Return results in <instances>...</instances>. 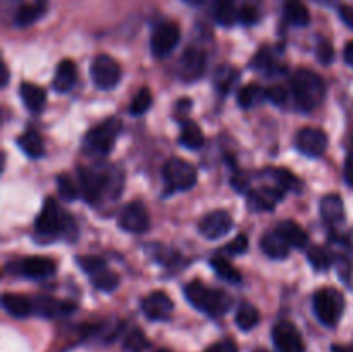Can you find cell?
Returning <instances> with one entry per match:
<instances>
[{"instance_id": "11", "label": "cell", "mask_w": 353, "mask_h": 352, "mask_svg": "<svg viewBox=\"0 0 353 352\" xmlns=\"http://www.w3.org/2000/svg\"><path fill=\"white\" fill-rule=\"evenodd\" d=\"M272 342L278 352H305L302 335L290 321H279L272 328Z\"/></svg>"}, {"instance_id": "5", "label": "cell", "mask_w": 353, "mask_h": 352, "mask_svg": "<svg viewBox=\"0 0 353 352\" xmlns=\"http://www.w3.org/2000/svg\"><path fill=\"white\" fill-rule=\"evenodd\" d=\"M121 133V123L116 117H109L103 123L97 124L95 128L86 133L83 140V147L92 155H107L112 150L117 137Z\"/></svg>"}, {"instance_id": "32", "label": "cell", "mask_w": 353, "mask_h": 352, "mask_svg": "<svg viewBox=\"0 0 353 352\" xmlns=\"http://www.w3.org/2000/svg\"><path fill=\"white\" fill-rule=\"evenodd\" d=\"M236 81H238V71L236 69L230 68V66H223V68L217 69L216 75H214V85H216L217 92L223 93V95L230 93Z\"/></svg>"}, {"instance_id": "28", "label": "cell", "mask_w": 353, "mask_h": 352, "mask_svg": "<svg viewBox=\"0 0 353 352\" xmlns=\"http://www.w3.org/2000/svg\"><path fill=\"white\" fill-rule=\"evenodd\" d=\"M214 17L223 26H231L238 21L236 0H214Z\"/></svg>"}, {"instance_id": "45", "label": "cell", "mask_w": 353, "mask_h": 352, "mask_svg": "<svg viewBox=\"0 0 353 352\" xmlns=\"http://www.w3.org/2000/svg\"><path fill=\"white\" fill-rule=\"evenodd\" d=\"M317 57L323 64H331L334 59V50L333 45L330 43L327 40H323L319 45H317Z\"/></svg>"}, {"instance_id": "24", "label": "cell", "mask_w": 353, "mask_h": 352, "mask_svg": "<svg viewBox=\"0 0 353 352\" xmlns=\"http://www.w3.org/2000/svg\"><path fill=\"white\" fill-rule=\"evenodd\" d=\"M19 93L24 107H26L30 113L38 114L43 110L45 102H47V93H45V90L41 88V86L33 85V83H23Z\"/></svg>"}, {"instance_id": "51", "label": "cell", "mask_w": 353, "mask_h": 352, "mask_svg": "<svg viewBox=\"0 0 353 352\" xmlns=\"http://www.w3.org/2000/svg\"><path fill=\"white\" fill-rule=\"evenodd\" d=\"M331 352H350V349H345L341 347V345H333V347H331Z\"/></svg>"}, {"instance_id": "44", "label": "cell", "mask_w": 353, "mask_h": 352, "mask_svg": "<svg viewBox=\"0 0 353 352\" xmlns=\"http://www.w3.org/2000/svg\"><path fill=\"white\" fill-rule=\"evenodd\" d=\"M226 251L230 252V254H234V255L245 254V252L248 251V238L245 237V235H238L234 240H231L230 244L226 245Z\"/></svg>"}, {"instance_id": "16", "label": "cell", "mask_w": 353, "mask_h": 352, "mask_svg": "<svg viewBox=\"0 0 353 352\" xmlns=\"http://www.w3.org/2000/svg\"><path fill=\"white\" fill-rule=\"evenodd\" d=\"M172 309V300L168 293L164 292H152L141 302V311L145 316L152 321H164L171 316Z\"/></svg>"}, {"instance_id": "2", "label": "cell", "mask_w": 353, "mask_h": 352, "mask_svg": "<svg viewBox=\"0 0 353 352\" xmlns=\"http://www.w3.org/2000/svg\"><path fill=\"white\" fill-rule=\"evenodd\" d=\"M34 233L43 242H52L55 238H72L76 235V223L71 214L65 213L54 199L48 197L34 221Z\"/></svg>"}, {"instance_id": "30", "label": "cell", "mask_w": 353, "mask_h": 352, "mask_svg": "<svg viewBox=\"0 0 353 352\" xmlns=\"http://www.w3.org/2000/svg\"><path fill=\"white\" fill-rule=\"evenodd\" d=\"M285 19L293 26H307L310 23V12L299 0H290L285 6Z\"/></svg>"}, {"instance_id": "20", "label": "cell", "mask_w": 353, "mask_h": 352, "mask_svg": "<svg viewBox=\"0 0 353 352\" xmlns=\"http://www.w3.org/2000/svg\"><path fill=\"white\" fill-rule=\"evenodd\" d=\"M2 306L14 317H26L34 314V299L19 293H3Z\"/></svg>"}, {"instance_id": "42", "label": "cell", "mask_w": 353, "mask_h": 352, "mask_svg": "<svg viewBox=\"0 0 353 352\" xmlns=\"http://www.w3.org/2000/svg\"><path fill=\"white\" fill-rule=\"evenodd\" d=\"M259 17H261V12H259L257 7L252 6V3H245V6H241L240 10H238V21L243 24H255L259 21Z\"/></svg>"}, {"instance_id": "50", "label": "cell", "mask_w": 353, "mask_h": 352, "mask_svg": "<svg viewBox=\"0 0 353 352\" xmlns=\"http://www.w3.org/2000/svg\"><path fill=\"white\" fill-rule=\"evenodd\" d=\"M2 69H3V76H2V85L6 86V85H7V81H9V71H7V66H6V64L2 66Z\"/></svg>"}, {"instance_id": "39", "label": "cell", "mask_w": 353, "mask_h": 352, "mask_svg": "<svg viewBox=\"0 0 353 352\" xmlns=\"http://www.w3.org/2000/svg\"><path fill=\"white\" fill-rule=\"evenodd\" d=\"M254 68L261 69V71L276 72L278 71V62H276L274 55H272V52L269 48H261L254 59Z\"/></svg>"}, {"instance_id": "15", "label": "cell", "mask_w": 353, "mask_h": 352, "mask_svg": "<svg viewBox=\"0 0 353 352\" xmlns=\"http://www.w3.org/2000/svg\"><path fill=\"white\" fill-rule=\"evenodd\" d=\"M12 269L16 275H23L31 280H43L54 275L55 262L48 257H41V255H31V257H24L23 261L12 264Z\"/></svg>"}, {"instance_id": "38", "label": "cell", "mask_w": 353, "mask_h": 352, "mask_svg": "<svg viewBox=\"0 0 353 352\" xmlns=\"http://www.w3.org/2000/svg\"><path fill=\"white\" fill-rule=\"evenodd\" d=\"M57 190H59V195H61L64 200H68V202H72V200H76L79 197V188L68 175L59 176Z\"/></svg>"}, {"instance_id": "13", "label": "cell", "mask_w": 353, "mask_h": 352, "mask_svg": "<svg viewBox=\"0 0 353 352\" xmlns=\"http://www.w3.org/2000/svg\"><path fill=\"white\" fill-rule=\"evenodd\" d=\"M205 52H202L200 48L190 47L183 52L181 59H179L178 72L181 76V79H185V81H196L205 72Z\"/></svg>"}, {"instance_id": "3", "label": "cell", "mask_w": 353, "mask_h": 352, "mask_svg": "<svg viewBox=\"0 0 353 352\" xmlns=\"http://www.w3.org/2000/svg\"><path fill=\"white\" fill-rule=\"evenodd\" d=\"M290 88H292L296 107H300L303 113H310L319 107L326 97V83L317 72L310 69H299L293 72L290 79Z\"/></svg>"}, {"instance_id": "34", "label": "cell", "mask_w": 353, "mask_h": 352, "mask_svg": "<svg viewBox=\"0 0 353 352\" xmlns=\"http://www.w3.org/2000/svg\"><path fill=\"white\" fill-rule=\"evenodd\" d=\"M269 175L274 179L276 185L285 190V192H290V190L292 192H299V188L302 186L300 179L293 173L286 171V169H269Z\"/></svg>"}, {"instance_id": "46", "label": "cell", "mask_w": 353, "mask_h": 352, "mask_svg": "<svg viewBox=\"0 0 353 352\" xmlns=\"http://www.w3.org/2000/svg\"><path fill=\"white\" fill-rule=\"evenodd\" d=\"M345 182L353 188V154L347 157V162H345Z\"/></svg>"}, {"instance_id": "54", "label": "cell", "mask_w": 353, "mask_h": 352, "mask_svg": "<svg viewBox=\"0 0 353 352\" xmlns=\"http://www.w3.org/2000/svg\"><path fill=\"white\" fill-rule=\"evenodd\" d=\"M155 352H171V351H168V349H159V351H155Z\"/></svg>"}, {"instance_id": "19", "label": "cell", "mask_w": 353, "mask_h": 352, "mask_svg": "<svg viewBox=\"0 0 353 352\" xmlns=\"http://www.w3.org/2000/svg\"><path fill=\"white\" fill-rule=\"evenodd\" d=\"M76 309L74 304L64 302V300L50 299V297H37L34 299V314L43 317L64 316Z\"/></svg>"}, {"instance_id": "9", "label": "cell", "mask_w": 353, "mask_h": 352, "mask_svg": "<svg viewBox=\"0 0 353 352\" xmlns=\"http://www.w3.org/2000/svg\"><path fill=\"white\" fill-rule=\"evenodd\" d=\"M179 37H181V31H179V28L174 23L159 24L154 30V33H152V54L159 59L168 57L178 47Z\"/></svg>"}, {"instance_id": "22", "label": "cell", "mask_w": 353, "mask_h": 352, "mask_svg": "<svg viewBox=\"0 0 353 352\" xmlns=\"http://www.w3.org/2000/svg\"><path fill=\"white\" fill-rule=\"evenodd\" d=\"M76 81H78V69H76V64L72 61H69V59H65V61H62L57 66L52 86H54L55 92L65 93L69 90H72Z\"/></svg>"}, {"instance_id": "10", "label": "cell", "mask_w": 353, "mask_h": 352, "mask_svg": "<svg viewBox=\"0 0 353 352\" xmlns=\"http://www.w3.org/2000/svg\"><path fill=\"white\" fill-rule=\"evenodd\" d=\"M117 223L130 233H145L150 228V214L143 204L133 200L121 211Z\"/></svg>"}, {"instance_id": "29", "label": "cell", "mask_w": 353, "mask_h": 352, "mask_svg": "<svg viewBox=\"0 0 353 352\" xmlns=\"http://www.w3.org/2000/svg\"><path fill=\"white\" fill-rule=\"evenodd\" d=\"M236 324L241 331H250L254 330L255 326L259 324L261 321V314H259L257 307L252 306V304L243 302L236 311Z\"/></svg>"}, {"instance_id": "23", "label": "cell", "mask_w": 353, "mask_h": 352, "mask_svg": "<svg viewBox=\"0 0 353 352\" xmlns=\"http://www.w3.org/2000/svg\"><path fill=\"white\" fill-rule=\"evenodd\" d=\"M276 230L283 235V238L288 242L290 247L300 248V251L309 248V235H307V231L303 230L299 223H295V221H281Z\"/></svg>"}, {"instance_id": "36", "label": "cell", "mask_w": 353, "mask_h": 352, "mask_svg": "<svg viewBox=\"0 0 353 352\" xmlns=\"http://www.w3.org/2000/svg\"><path fill=\"white\" fill-rule=\"evenodd\" d=\"M148 347H150V342L138 328L131 330L124 338V351L126 352H145Z\"/></svg>"}, {"instance_id": "41", "label": "cell", "mask_w": 353, "mask_h": 352, "mask_svg": "<svg viewBox=\"0 0 353 352\" xmlns=\"http://www.w3.org/2000/svg\"><path fill=\"white\" fill-rule=\"evenodd\" d=\"M78 266L81 269H85L90 276L97 275V273L107 269V264L103 259L95 257V255H85V257H78Z\"/></svg>"}, {"instance_id": "55", "label": "cell", "mask_w": 353, "mask_h": 352, "mask_svg": "<svg viewBox=\"0 0 353 352\" xmlns=\"http://www.w3.org/2000/svg\"><path fill=\"white\" fill-rule=\"evenodd\" d=\"M255 352H268V351H262V349H259V351H255Z\"/></svg>"}, {"instance_id": "17", "label": "cell", "mask_w": 353, "mask_h": 352, "mask_svg": "<svg viewBox=\"0 0 353 352\" xmlns=\"http://www.w3.org/2000/svg\"><path fill=\"white\" fill-rule=\"evenodd\" d=\"M285 190L279 188L278 185L250 190L248 192V207L252 211H259V213L261 211H271L285 197Z\"/></svg>"}, {"instance_id": "7", "label": "cell", "mask_w": 353, "mask_h": 352, "mask_svg": "<svg viewBox=\"0 0 353 352\" xmlns=\"http://www.w3.org/2000/svg\"><path fill=\"white\" fill-rule=\"evenodd\" d=\"M162 175H164V182L168 188L174 190V192H178V190L185 192V190L192 188L196 183V169L190 162H186L185 159H169L164 164Z\"/></svg>"}, {"instance_id": "52", "label": "cell", "mask_w": 353, "mask_h": 352, "mask_svg": "<svg viewBox=\"0 0 353 352\" xmlns=\"http://www.w3.org/2000/svg\"><path fill=\"white\" fill-rule=\"evenodd\" d=\"M186 3H190V6H202L203 2H205V0H185Z\"/></svg>"}, {"instance_id": "4", "label": "cell", "mask_w": 353, "mask_h": 352, "mask_svg": "<svg viewBox=\"0 0 353 352\" xmlns=\"http://www.w3.org/2000/svg\"><path fill=\"white\" fill-rule=\"evenodd\" d=\"M185 295L195 309L212 317H219L226 314L230 311L231 304H233V299L226 292L207 286L200 280H193V282L186 283Z\"/></svg>"}, {"instance_id": "56", "label": "cell", "mask_w": 353, "mask_h": 352, "mask_svg": "<svg viewBox=\"0 0 353 352\" xmlns=\"http://www.w3.org/2000/svg\"><path fill=\"white\" fill-rule=\"evenodd\" d=\"M350 352H353V345H352V347H350Z\"/></svg>"}, {"instance_id": "8", "label": "cell", "mask_w": 353, "mask_h": 352, "mask_svg": "<svg viewBox=\"0 0 353 352\" xmlns=\"http://www.w3.org/2000/svg\"><path fill=\"white\" fill-rule=\"evenodd\" d=\"M90 75H92V81L97 88L110 90L119 83L121 68L110 55L100 54L92 61Z\"/></svg>"}, {"instance_id": "12", "label": "cell", "mask_w": 353, "mask_h": 352, "mask_svg": "<svg viewBox=\"0 0 353 352\" xmlns=\"http://www.w3.org/2000/svg\"><path fill=\"white\" fill-rule=\"evenodd\" d=\"M295 145L300 154L307 157H319L327 148V135L319 128H303L296 133Z\"/></svg>"}, {"instance_id": "26", "label": "cell", "mask_w": 353, "mask_h": 352, "mask_svg": "<svg viewBox=\"0 0 353 352\" xmlns=\"http://www.w3.org/2000/svg\"><path fill=\"white\" fill-rule=\"evenodd\" d=\"M179 141H181V145H185L186 148H190V150H199V148H202L203 144H205V138H203V133L202 130H200L199 124L186 119L183 121L181 124Z\"/></svg>"}, {"instance_id": "40", "label": "cell", "mask_w": 353, "mask_h": 352, "mask_svg": "<svg viewBox=\"0 0 353 352\" xmlns=\"http://www.w3.org/2000/svg\"><path fill=\"white\" fill-rule=\"evenodd\" d=\"M152 106V93L148 88H141L140 92L137 93V97L133 99L130 106V113L133 116H140V114H145Z\"/></svg>"}, {"instance_id": "47", "label": "cell", "mask_w": 353, "mask_h": 352, "mask_svg": "<svg viewBox=\"0 0 353 352\" xmlns=\"http://www.w3.org/2000/svg\"><path fill=\"white\" fill-rule=\"evenodd\" d=\"M340 17L343 19V23L347 24L348 28L353 30V7H341Z\"/></svg>"}, {"instance_id": "27", "label": "cell", "mask_w": 353, "mask_h": 352, "mask_svg": "<svg viewBox=\"0 0 353 352\" xmlns=\"http://www.w3.org/2000/svg\"><path fill=\"white\" fill-rule=\"evenodd\" d=\"M17 145H19L21 150L31 159L41 157L45 152L43 140H41V137L34 130L24 131V133L17 138Z\"/></svg>"}, {"instance_id": "21", "label": "cell", "mask_w": 353, "mask_h": 352, "mask_svg": "<svg viewBox=\"0 0 353 352\" xmlns=\"http://www.w3.org/2000/svg\"><path fill=\"white\" fill-rule=\"evenodd\" d=\"M261 248L265 255L271 259H285L290 254V244L283 238V235L278 230L268 231L261 238Z\"/></svg>"}, {"instance_id": "1", "label": "cell", "mask_w": 353, "mask_h": 352, "mask_svg": "<svg viewBox=\"0 0 353 352\" xmlns=\"http://www.w3.org/2000/svg\"><path fill=\"white\" fill-rule=\"evenodd\" d=\"M83 197L92 206L117 199L123 188V175L114 166H85L78 169Z\"/></svg>"}, {"instance_id": "49", "label": "cell", "mask_w": 353, "mask_h": 352, "mask_svg": "<svg viewBox=\"0 0 353 352\" xmlns=\"http://www.w3.org/2000/svg\"><path fill=\"white\" fill-rule=\"evenodd\" d=\"M219 345H221V352H238L236 344H234L233 340H230V338L219 342Z\"/></svg>"}, {"instance_id": "35", "label": "cell", "mask_w": 353, "mask_h": 352, "mask_svg": "<svg viewBox=\"0 0 353 352\" xmlns=\"http://www.w3.org/2000/svg\"><path fill=\"white\" fill-rule=\"evenodd\" d=\"M90 280H92L93 286L102 290V292H114L119 286V276L116 273L109 271V269H103V271L90 276Z\"/></svg>"}, {"instance_id": "53", "label": "cell", "mask_w": 353, "mask_h": 352, "mask_svg": "<svg viewBox=\"0 0 353 352\" xmlns=\"http://www.w3.org/2000/svg\"><path fill=\"white\" fill-rule=\"evenodd\" d=\"M203 352H221V345L216 344V345H212V347L207 349V351H203Z\"/></svg>"}, {"instance_id": "6", "label": "cell", "mask_w": 353, "mask_h": 352, "mask_svg": "<svg viewBox=\"0 0 353 352\" xmlns=\"http://www.w3.org/2000/svg\"><path fill=\"white\" fill-rule=\"evenodd\" d=\"M314 313L317 320L326 326H334L340 321L345 309V299L341 292L334 289H321L314 293Z\"/></svg>"}, {"instance_id": "25", "label": "cell", "mask_w": 353, "mask_h": 352, "mask_svg": "<svg viewBox=\"0 0 353 352\" xmlns=\"http://www.w3.org/2000/svg\"><path fill=\"white\" fill-rule=\"evenodd\" d=\"M47 10V0H34L31 3H24L19 9L16 10V16H14V23L19 28L31 26L33 23H37L41 16Z\"/></svg>"}, {"instance_id": "37", "label": "cell", "mask_w": 353, "mask_h": 352, "mask_svg": "<svg viewBox=\"0 0 353 352\" xmlns=\"http://www.w3.org/2000/svg\"><path fill=\"white\" fill-rule=\"evenodd\" d=\"M307 257H309V262L312 264V268L316 271H326L331 266V257L324 248L321 247H309L307 248Z\"/></svg>"}, {"instance_id": "14", "label": "cell", "mask_w": 353, "mask_h": 352, "mask_svg": "<svg viewBox=\"0 0 353 352\" xmlns=\"http://www.w3.org/2000/svg\"><path fill=\"white\" fill-rule=\"evenodd\" d=\"M231 228H233V219L226 211H212V213L205 214L199 223L200 233L209 240H217V238L224 237L230 233Z\"/></svg>"}, {"instance_id": "43", "label": "cell", "mask_w": 353, "mask_h": 352, "mask_svg": "<svg viewBox=\"0 0 353 352\" xmlns=\"http://www.w3.org/2000/svg\"><path fill=\"white\" fill-rule=\"evenodd\" d=\"M265 99L271 100L276 106H283L288 100V90L281 85H272L265 90Z\"/></svg>"}, {"instance_id": "31", "label": "cell", "mask_w": 353, "mask_h": 352, "mask_svg": "<svg viewBox=\"0 0 353 352\" xmlns=\"http://www.w3.org/2000/svg\"><path fill=\"white\" fill-rule=\"evenodd\" d=\"M210 266H212V269L216 271V275L219 276V278H223L224 282H228V283H240L241 282L240 271H238V269L234 268V266L231 264L228 259L216 255V257L210 259Z\"/></svg>"}, {"instance_id": "33", "label": "cell", "mask_w": 353, "mask_h": 352, "mask_svg": "<svg viewBox=\"0 0 353 352\" xmlns=\"http://www.w3.org/2000/svg\"><path fill=\"white\" fill-rule=\"evenodd\" d=\"M265 99V90L259 85H247L238 93V104L243 109H252Z\"/></svg>"}, {"instance_id": "18", "label": "cell", "mask_w": 353, "mask_h": 352, "mask_svg": "<svg viewBox=\"0 0 353 352\" xmlns=\"http://www.w3.org/2000/svg\"><path fill=\"white\" fill-rule=\"evenodd\" d=\"M321 216H323L324 223L330 226H338L345 221V206L343 200L336 193L326 195L321 200Z\"/></svg>"}, {"instance_id": "48", "label": "cell", "mask_w": 353, "mask_h": 352, "mask_svg": "<svg viewBox=\"0 0 353 352\" xmlns=\"http://www.w3.org/2000/svg\"><path fill=\"white\" fill-rule=\"evenodd\" d=\"M343 59H345V62H347V64L350 66V68H353V40L348 41V43L345 45Z\"/></svg>"}]
</instances>
